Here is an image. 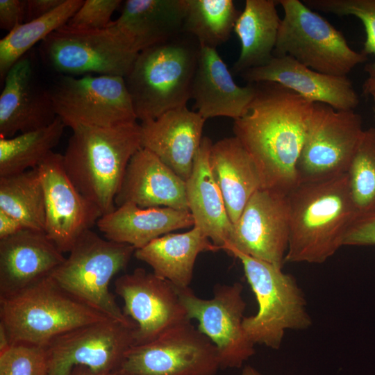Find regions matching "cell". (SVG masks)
<instances>
[{"instance_id": "obj_1", "label": "cell", "mask_w": 375, "mask_h": 375, "mask_svg": "<svg viewBox=\"0 0 375 375\" xmlns=\"http://www.w3.org/2000/svg\"><path fill=\"white\" fill-rule=\"evenodd\" d=\"M255 84L247 112L234 120V136L256 163L262 188L288 194L299 183L297 165L312 103L276 83Z\"/></svg>"}, {"instance_id": "obj_2", "label": "cell", "mask_w": 375, "mask_h": 375, "mask_svg": "<svg viewBox=\"0 0 375 375\" xmlns=\"http://www.w3.org/2000/svg\"><path fill=\"white\" fill-rule=\"evenodd\" d=\"M290 235L285 262L320 264L344 246L357 218L347 173L300 182L288 194Z\"/></svg>"}, {"instance_id": "obj_3", "label": "cell", "mask_w": 375, "mask_h": 375, "mask_svg": "<svg viewBox=\"0 0 375 375\" xmlns=\"http://www.w3.org/2000/svg\"><path fill=\"white\" fill-rule=\"evenodd\" d=\"M142 148L137 122L110 127L81 126L72 130L64 169L76 188L101 211H113L128 164Z\"/></svg>"}, {"instance_id": "obj_4", "label": "cell", "mask_w": 375, "mask_h": 375, "mask_svg": "<svg viewBox=\"0 0 375 375\" xmlns=\"http://www.w3.org/2000/svg\"><path fill=\"white\" fill-rule=\"evenodd\" d=\"M200 45L183 33L140 51L124 77L138 119H154L164 112L187 106Z\"/></svg>"}, {"instance_id": "obj_5", "label": "cell", "mask_w": 375, "mask_h": 375, "mask_svg": "<svg viewBox=\"0 0 375 375\" xmlns=\"http://www.w3.org/2000/svg\"><path fill=\"white\" fill-rule=\"evenodd\" d=\"M107 318L67 293L51 276L13 295L0 297V324L12 344L45 347L70 330Z\"/></svg>"}, {"instance_id": "obj_6", "label": "cell", "mask_w": 375, "mask_h": 375, "mask_svg": "<svg viewBox=\"0 0 375 375\" xmlns=\"http://www.w3.org/2000/svg\"><path fill=\"white\" fill-rule=\"evenodd\" d=\"M258 305L256 314L243 319V328L254 344L273 349L281 347L287 330H305L312 325L305 295L293 276L283 269L236 250Z\"/></svg>"}, {"instance_id": "obj_7", "label": "cell", "mask_w": 375, "mask_h": 375, "mask_svg": "<svg viewBox=\"0 0 375 375\" xmlns=\"http://www.w3.org/2000/svg\"><path fill=\"white\" fill-rule=\"evenodd\" d=\"M135 249L103 239L91 229L77 240L51 278L67 293L106 316L124 323L126 317L109 290L115 274L125 269Z\"/></svg>"}, {"instance_id": "obj_8", "label": "cell", "mask_w": 375, "mask_h": 375, "mask_svg": "<svg viewBox=\"0 0 375 375\" xmlns=\"http://www.w3.org/2000/svg\"><path fill=\"white\" fill-rule=\"evenodd\" d=\"M46 63L60 75L125 77L139 54L115 21L101 29L60 27L40 44Z\"/></svg>"}, {"instance_id": "obj_9", "label": "cell", "mask_w": 375, "mask_h": 375, "mask_svg": "<svg viewBox=\"0 0 375 375\" xmlns=\"http://www.w3.org/2000/svg\"><path fill=\"white\" fill-rule=\"evenodd\" d=\"M284 12L274 56H288L317 72L347 76L367 55L352 49L343 34L299 0H278Z\"/></svg>"}, {"instance_id": "obj_10", "label": "cell", "mask_w": 375, "mask_h": 375, "mask_svg": "<svg viewBox=\"0 0 375 375\" xmlns=\"http://www.w3.org/2000/svg\"><path fill=\"white\" fill-rule=\"evenodd\" d=\"M48 92L56 116L72 130L115 126L138 119L122 76L60 75Z\"/></svg>"}, {"instance_id": "obj_11", "label": "cell", "mask_w": 375, "mask_h": 375, "mask_svg": "<svg viewBox=\"0 0 375 375\" xmlns=\"http://www.w3.org/2000/svg\"><path fill=\"white\" fill-rule=\"evenodd\" d=\"M364 131L362 117L354 110L312 103L297 165L299 183L347 173Z\"/></svg>"}, {"instance_id": "obj_12", "label": "cell", "mask_w": 375, "mask_h": 375, "mask_svg": "<svg viewBox=\"0 0 375 375\" xmlns=\"http://www.w3.org/2000/svg\"><path fill=\"white\" fill-rule=\"evenodd\" d=\"M219 369L217 347L188 321L132 346L119 369L128 375H215Z\"/></svg>"}, {"instance_id": "obj_13", "label": "cell", "mask_w": 375, "mask_h": 375, "mask_svg": "<svg viewBox=\"0 0 375 375\" xmlns=\"http://www.w3.org/2000/svg\"><path fill=\"white\" fill-rule=\"evenodd\" d=\"M136 328L135 322L107 318L56 337L45 347L48 375H69L76 366L108 374L119 369L135 344Z\"/></svg>"}, {"instance_id": "obj_14", "label": "cell", "mask_w": 375, "mask_h": 375, "mask_svg": "<svg viewBox=\"0 0 375 375\" xmlns=\"http://www.w3.org/2000/svg\"><path fill=\"white\" fill-rule=\"evenodd\" d=\"M176 288L188 318L198 321V329L217 347L220 369L240 368L255 354L242 325L247 304L240 283L217 285L210 299L197 297L190 288Z\"/></svg>"}, {"instance_id": "obj_15", "label": "cell", "mask_w": 375, "mask_h": 375, "mask_svg": "<svg viewBox=\"0 0 375 375\" xmlns=\"http://www.w3.org/2000/svg\"><path fill=\"white\" fill-rule=\"evenodd\" d=\"M288 194L257 190L233 224L222 250H236L283 269L290 235Z\"/></svg>"}, {"instance_id": "obj_16", "label": "cell", "mask_w": 375, "mask_h": 375, "mask_svg": "<svg viewBox=\"0 0 375 375\" xmlns=\"http://www.w3.org/2000/svg\"><path fill=\"white\" fill-rule=\"evenodd\" d=\"M115 290L124 301V315L137 324L134 345L148 343L168 329L190 321L176 287L143 268L118 277Z\"/></svg>"}, {"instance_id": "obj_17", "label": "cell", "mask_w": 375, "mask_h": 375, "mask_svg": "<svg viewBox=\"0 0 375 375\" xmlns=\"http://www.w3.org/2000/svg\"><path fill=\"white\" fill-rule=\"evenodd\" d=\"M38 168L44 197V232L62 253L69 252L102 213L76 190L64 169L62 154L51 152Z\"/></svg>"}, {"instance_id": "obj_18", "label": "cell", "mask_w": 375, "mask_h": 375, "mask_svg": "<svg viewBox=\"0 0 375 375\" xmlns=\"http://www.w3.org/2000/svg\"><path fill=\"white\" fill-rule=\"evenodd\" d=\"M239 76L248 83H278L309 102L326 103L337 110H355L360 103L347 76L317 72L288 56H273L266 65L245 70Z\"/></svg>"}, {"instance_id": "obj_19", "label": "cell", "mask_w": 375, "mask_h": 375, "mask_svg": "<svg viewBox=\"0 0 375 375\" xmlns=\"http://www.w3.org/2000/svg\"><path fill=\"white\" fill-rule=\"evenodd\" d=\"M65 260L44 231L25 228L0 240V297L51 276Z\"/></svg>"}, {"instance_id": "obj_20", "label": "cell", "mask_w": 375, "mask_h": 375, "mask_svg": "<svg viewBox=\"0 0 375 375\" xmlns=\"http://www.w3.org/2000/svg\"><path fill=\"white\" fill-rule=\"evenodd\" d=\"M48 90L37 82L26 54L8 71L0 95V137L45 127L56 118Z\"/></svg>"}, {"instance_id": "obj_21", "label": "cell", "mask_w": 375, "mask_h": 375, "mask_svg": "<svg viewBox=\"0 0 375 375\" xmlns=\"http://www.w3.org/2000/svg\"><path fill=\"white\" fill-rule=\"evenodd\" d=\"M206 119L187 106L140 124L142 147L157 156L185 181L190 177L203 139Z\"/></svg>"}, {"instance_id": "obj_22", "label": "cell", "mask_w": 375, "mask_h": 375, "mask_svg": "<svg viewBox=\"0 0 375 375\" xmlns=\"http://www.w3.org/2000/svg\"><path fill=\"white\" fill-rule=\"evenodd\" d=\"M256 85H238L217 49L201 47L190 99L206 120L226 117L236 120L242 117L256 94Z\"/></svg>"}, {"instance_id": "obj_23", "label": "cell", "mask_w": 375, "mask_h": 375, "mask_svg": "<svg viewBox=\"0 0 375 375\" xmlns=\"http://www.w3.org/2000/svg\"><path fill=\"white\" fill-rule=\"evenodd\" d=\"M127 203L144 208L167 207L189 211L185 181L142 147L130 160L115 199L117 207Z\"/></svg>"}, {"instance_id": "obj_24", "label": "cell", "mask_w": 375, "mask_h": 375, "mask_svg": "<svg viewBox=\"0 0 375 375\" xmlns=\"http://www.w3.org/2000/svg\"><path fill=\"white\" fill-rule=\"evenodd\" d=\"M194 224L189 211L167 207L144 208L127 203L101 216L96 224L107 240L138 249L172 231L193 227Z\"/></svg>"}, {"instance_id": "obj_25", "label": "cell", "mask_w": 375, "mask_h": 375, "mask_svg": "<svg viewBox=\"0 0 375 375\" xmlns=\"http://www.w3.org/2000/svg\"><path fill=\"white\" fill-rule=\"evenodd\" d=\"M212 145L208 137H203L191 174L185 181V193L194 226L200 228L215 245L222 249L233 224L211 172L209 157Z\"/></svg>"}, {"instance_id": "obj_26", "label": "cell", "mask_w": 375, "mask_h": 375, "mask_svg": "<svg viewBox=\"0 0 375 375\" xmlns=\"http://www.w3.org/2000/svg\"><path fill=\"white\" fill-rule=\"evenodd\" d=\"M209 161L227 213L234 224L251 196L262 188L259 171L249 152L235 136L212 143Z\"/></svg>"}, {"instance_id": "obj_27", "label": "cell", "mask_w": 375, "mask_h": 375, "mask_svg": "<svg viewBox=\"0 0 375 375\" xmlns=\"http://www.w3.org/2000/svg\"><path fill=\"white\" fill-rule=\"evenodd\" d=\"M222 250L200 228L193 226L187 232L167 233L142 248L134 256L149 265L153 273L172 283L177 288H186L193 278L197 256L202 252Z\"/></svg>"}, {"instance_id": "obj_28", "label": "cell", "mask_w": 375, "mask_h": 375, "mask_svg": "<svg viewBox=\"0 0 375 375\" xmlns=\"http://www.w3.org/2000/svg\"><path fill=\"white\" fill-rule=\"evenodd\" d=\"M186 8V0H127L115 23L140 52L183 33Z\"/></svg>"}, {"instance_id": "obj_29", "label": "cell", "mask_w": 375, "mask_h": 375, "mask_svg": "<svg viewBox=\"0 0 375 375\" xmlns=\"http://www.w3.org/2000/svg\"><path fill=\"white\" fill-rule=\"evenodd\" d=\"M274 0H246L233 31L240 42V56L233 67L238 75L266 65L273 57L281 19Z\"/></svg>"}, {"instance_id": "obj_30", "label": "cell", "mask_w": 375, "mask_h": 375, "mask_svg": "<svg viewBox=\"0 0 375 375\" xmlns=\"http://www.w3.org/2000/svg\"><path fill=\"white\" fill-rule=\"evenodd\" d=\"M65 127L56 117L45 127L9 138L0 137V176L38 167L58 144Z\"/></svg>"}, {"instance_id": "obj_31", "label": "cell", "mask_w": 375, "mask_h": 375, "mask_svg": "<svg viewBox=\"0 0 375 375\" xmlns=\"http://www.w3.org/2000/svg\"><path fill=\"white\" fill-rule=\"evenodd\" d=\"M0 210L17 219L25 228L44 231V197L38 167L0 176Z\"/></svg>"}, {"instance_id": "obj_32", "label": "cell", "mask_w": 375, "mask_h": 375, "mask_svg": "<svg viewBox=\"0 0 375 375\" xmlns=\"http://www.w3.org/2000/svg\"><path fill=\"white\" fill-rule=\"evenodd\" d=\"M84 1L65 0L49 13L18 25L0 40V78L38 42H42L56 29L65 25Z\"/></svg>"}, {"instance_id": "obj_33", "label": "cell", "mask_w": 375, "mask_h": 375, "mask_svg": "<svg viewBox=\"0 0 375 375\" xmlns=\"http://www.w3.org/2000/svg\"><path fill=\"white\" fill-rule=\"evenodd\" d=\"M183 33L193 36L201 47L216 49L233 31L240 12L232 0H186Z\"/></svg>"}, {"instance_id": "obj_34", "label": "cell", "mask_w": 375, "mask_h": 375, "mask_svg": "<svg viewBox=\"0 0 375 375\" xmlns=\"http://www.w3.org/2000/svg\"><path fill=\"white\" fill-rule=\"evenodd\" d=\"M358 217L375 213V128L365 130L347 172Z\"/></svg>"}, {"instance_id": "obj_35", "label": "cell", "mask_w": 375, "mask_h": 375, "mask_svg": "<svg viewBox=\"0 0 375 375\" xmlns=\"http://www.w3.org/2000/svg\"><path fill=\"white\" fill-rule=\"evenodd\" d=\"M310 9L338 16L353 15L363 24L366 40L362 51L375 56V0H303ZM368 74L375 72V60L365 67Z\"/></svg>"}, {"instance_id": "obj_36", "label": "cell", "mask_w": 375, "mask_h": 375, "mask_svg": "<svg viewBox=\"0 0 375 375\" xmlns=\"http://www.w3.org/2000/svg\"><path fill=\"white\" fill-rule=\"evenodd\" d=\"M45 347L12 344L0 353V375H48Z\"/></svg>"}, {"instance_id": "obj_37", "label": "cell", "mask_w": 375, "mask_h": 375, "mask_svg": "<svg viewBox=\"0 0 375 375\" xmlns=\"http://www.w3.org/2000/svg\"><path fill=\"white\" fill-rule=\"evenodd\" d=\"M121 3L120 0H85L66 24L78 28H106Z\"/></svg>"}, {"instance_id": "obj_38", "label": "cell", "mask_w": 375, "mask_h": 375, "mask_svg": "<svg viewBox=\"0 0 375 375\" xmlns=\"http://www.w3.org/2000/svg\"><path fill=\"white\" fill-rule=\"evenodd\" d=\"M372 245H375V213L357 217L344 240V246Z\"/></svg>"}, {"instance_id": "obj_39", "label": "cell", "mask_w": 375, "mask_h": 375, "mask_svg": "<svg viewBox=\"0 0 375 375\" xmlns=\"http://www.w3.org/2000/svg\"><path fill=\"white\" fill-rule=\"evenodd\" d=\"M26 0H0V27L10 32L25 20Z\"/></svg>"}, {"instance_id": "obj_40", "label": "cell", "mask_w": 375, "mask_h": 375, "mask_svg": "<svg viewBox=\"0 0 375 375\" xmlns=\"http://www.w3.org/2000/svg\"><path fill=\"white\" fill-rule=\"evenodd\" d=\"M65 0H27L24 22L40 18L62 4Z\"/></svg>"}, {"instance_id": "obj_41", "label": "cell", "mask_w": 375, "mask_h": 375, "mask_svg": "<svg viewBox=\"0 0 375 375\" xmlns=\"http://www.w3.org/2000/svg\"><path fill=\"white\" fill-rule=\"evenodd\" d=\"M25 229L17 219L0 210V240L12 236Z\"/></svg>"}, {"instance_id": "obj_42", "label": "cell", "mask_w": 375, "mask_h": 375, "mask_svg": "<svg viewBox=\"0 0 375 375\" xmlns=\"http://www.w3.org/2000/svg\"><path fill=\"white\" fill-rule=\"evenodd\" d=\"M12 345L9 336L2 324H0V353Z\"/></svg>"}, {"instance_id": "obj_43", "label": "cell", "mask_w": 375, "mask_h": 375, "mask_svg": "<svg viewBox=\"0 0 375 375\" xmlns=\"http://www.w3.org/2000/svg\"><path fill=\"white\" fill-rule=\"evenodd\" d=\"M375 90V72L369 74L362 85V93L370 95Z\"/></svg>"}, {"instance_id": "obj_44", "label": "cell", "mask_w": 375, "mask_h": 375, "mask_svg": "<svg viewBox=\"0 0 375 375\" xmlns=\"http://www.w3.org/2000/svg\"><path fill=\"white\" fill-rule=\"evenodd\" d=\"M110 374L96 372L85 366H76L69 375H110Z\"/></svg>"}, {"instance_id": "obj_45", "label": "cell", "mask_w": 375, "mask_h": 375, "mask_svg": "<svg viewBox=\"0 0 375 375\" xmlns=\"http://www.w3.org/2000/svg\"><path fill=\"white\" fill-rule=\"evenodd\" d=\"M241 375H262V374L260 372H259L257 369H256L254 367L250 365H247L243 368Z\"/></svg>"}, {"instance_id": "obj_46", "label": "cell", "mask_w": 375, "mask_h": 375, "mask_svg": "<svg viewBox=\"0 0 375 375\" xmlns=\"http://www.w3.org/2000/svg\"><path fill=\"white\" fill-rule=\"evenodd\" d=\"M110 375H128V374H126L125 372H122L120 369H117L112 372Z\"/></svg>"}, {"instance_id": "obj_47", "label": "cell", "mask_w": 375, "mask_h": 375, "mask_svg": "<svg viewBox=\"0 0 375 375\" xmlns=\"http://www.w3.org/2000/svg\"><path fill=\"white\" fill-rule=\"evenodd\" d=\"M370 96H372V99H373V101H374V107H375V90L373 91V92L370 94Z\"/></svg>"}]
</instances>
